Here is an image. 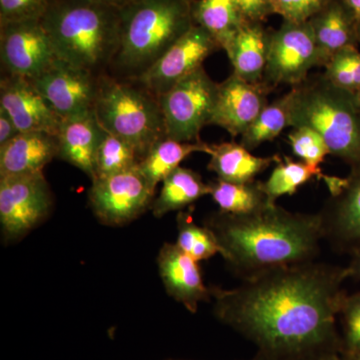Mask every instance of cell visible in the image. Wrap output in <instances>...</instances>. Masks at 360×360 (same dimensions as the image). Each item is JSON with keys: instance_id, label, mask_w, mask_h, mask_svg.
Returning a JSON list of instances; mask_svg holds the SVG:
<instances>
[{"instance_id": "obj_6", "label": "cell", "mask_w": 360, "mask_h": 360, "mask_svg": "<svg viewBox=\"0 0 360 360\" xmlns=\"http://www.w3.org/2000/svg\"><path fill=\"white\" fill-rule=\"evenodd\" d=\"M94 113L106 132L129 141L141 160L167 137L160 98L136 79L101 75Z\"/></svg>"}, {"instance_id": "obj_1", "label": "cell", "mask_w": 360, "mask_h": 360, "mask_svg": "<svg viewBox=\"0 0 360 360\" xmlns=\"http://www.w3.org/2000/svg\"><path fill=\"white\" fill-rule=\"evenodd\" d=\"M347 267L309 262L251 274L213 288V314L266 360H309L335 352Z\"/></svg>"}, {"instance_id": "obj_8", "label": "cell", "mask_w": 360, "mask_h": 360, "mask_svg": "<svg viewBox=\"0 0 360 360\" xmlns=\"http://www.w3.org/2000/svg\"><path fill=\"white\" fill-rule=\"evenodd\" d=\"M314 68H321V60L309 21L283 20L278 30H271L262 82L269 89L302 84Z\"/></svg>"}, {"instance_id": "obj_31", "label": "cell", "mask_w": 360, "mask_h": 360, "mask_svg": "<svg viewBox=\"0 0 360 360\" xmlns=\"http://www.w3.org/2000/svg\"><path fill=\"white\" fill-rule=\"evenodd\" d=\"M323 75L335 86L356 94L360 89V52L354 46L341 49L324 66Z\"/></svg>"}, {"instance_id": "obj_43", "label": "cell", "mask_w": 360, "mask_h": 360, "mask_svg": "<svg viewBox=\"0 0 360 360\" xmlns=\"http://www.w3.org/2000/svg\"><path fill=\"white\" fill-rule=\"evenodd\" d=\"M357 37L360 40V20L359 21V25H357Z\"/></svg>"}, {"instance_id": "obj_3", "label": "cell", "mask_w": 360, "mask_h": 360, "mask_svg": "<svg viewBox=\"0 0 360 360\" xmlns=\"http://www.w3.org/2000/svg\"><path fill=\"white\" fill-rule=\"evenodd\" d=\"M56 56L101 77L120 44V9L98 0H51L41 18Z\"/></svg>"}, {"instance_id": "obj_18", "label": "cell", "mask_w": 360, "mask_h": 360, "mask_svg": "<svg viewBox=\"0 0 360 360\" xmlns=\"http://www.w3.org/2000/svg\"><path fill=\"white\" fill-rule=\"evenodd\" d=\"M58 158V136L47 132H20L0 146V177L44 172Z\"/></svg>"}, {"instance_id": "obj_14", "label": "cell", "mask_w": 360, "mask_h": 360, "mask_svg": "<svg viewBox=\"0 0 360 360\" xmlns=\"http://www.w3.org/2000/svg\"><path fill=\"white\" fill-rule=\"evenodd\" d=\"M330 191L319 215L324 239L340 250L360 248V163L347 179L324 175Z\"/></svg>"}, {"instance_id": "obj_34", "label": "cell", "mask_w": 360, "mask_h": 360, "mask_svg": "<svg viewBox=\"0 0 360 360\" xmlns=\"http://www.w3.org/2000/svg\"><path fill=\"white\" fill-rule=\"evenodd\" d=\"M331 0H271L274 14L290 22H307Z\"/></svg>"}, {"instance_id": "obj_24", "label": "cell", "mask_w": 360, "mask_h": 360, "mask_svg": "<svg viewBox=\"0 0 360 360\" xmlns=\"http://www.w3.org/2000/svg\"><path fill=\"white\" fill-rule=\"evenodd\" d=\"M210 144L203 141L180 142L165 139L156 142L139 163V168L155 188L194 153L208 155Z\"/></svg>"}, {"instance_id": "obj_11", "label": "cell", "mask_w": 360, "mask_h": 360, "mask_svg": "<svg viewBox=\"0 0 360 360\" xmlns=\"http://www.w3.org/2000/svg\"><path fill=\"white\" fill-rule=\"evenodd\" d=\"M0 58L6 75L35 79L58 60L40 20L0 25Z\"/></svg>"}, {"instance_id": "obj_37", "label": "cell", "mask_w": 360, "mask_h": 360, "mask_svg": "<svg viewBox=\"0 0 360 360\" xmlns=\"http://www.w3.org/2000/svg\"><path fill=\"white\" fill-rule=\"evenodd\" d=\"M20 134L13 118L6 110L0 108V146H4Z\"/></svg>"}, {"instance_id": "obj_5", "label": "cell", "mask_w": 360, "mask_h": 360, "mask_svg": "<svg viewBox=\"0 0 360 360\" xmlns=\"http://www.w3.org/2000/svg\"><path fill=\"white\" fill-rule=\"evenodd\" d=\"M290 127H309L323 137L330 155L360 163V103L356 94L331 84L323 73L291 87Z\"/></svg>"}, {"instance_id": "obj_33", "label": "cell", "mask_w": 360, "mask_h": 360, "mask_svg": "<svg viewBox=\"0 0 360 360\" xmlns=\"http://www.w3.org/2000/svg\"><path fill=\"white\" fill-rule=\"evenodd\" d=\"M51 0H0V25L14 21L41 20Z\"/></svg>"}, {"instance_id": "obj_15", "label": "cell", "mask_w": 360, "mask_h": 360, "mask_svg": "<svg viewBox=\"0 0 360 360\" xmlns=\"http://www.w3.org/2000/svg\"><path fill=\"white\" fill-rule=\"evenodd\" d=\"M0 108L20 132H47L58 136L63 118L27 78L6 75L0 84Z\"/></svg>"}, {"instance_id": "obj_30", "label": "cell", "mask_w": 360, "mask_h": 360, "mask_svg": "<svg viewBox=\"0 0 360 360\" xmlns=\"http://www.w3.org/2000/svg\"><path fill=\"white\" fill-rule=\"evenodd\" d=\"M176 245L196 262L210 259L220 253L219 243L206 225L193 221L189 213H179L177 217Z\"/></svg>"}, {"instance_id": "obj_22", "label": "cell", "mask_w": 360, "mask_h": 360, "mask_svg": "<svg viewBox=\"0 0 360 360\" xmlns=\"http://www.w3.org/2000/svg\"><path fill=\"white\" fill-rule=\"evenodd\" d=\"M210 161L208 169L214 172L224 181L245 184L255 180V177L278 161L279 156L253 155L243 144L238 142H221L210 144Z\"/></svg>"}, {"instance_id": "obj_9", "label": "cell", "mask_w": 360, "mask_h": 360, "mask_svg": "<svg viewBox=\"0 0 360 360\" xmlns=\"http://www.w3.org/2000/svg\"><path fill=\"white\" fill-rule=\"evenodd\" d=\"M51 208L44 172L0 177V224L6 240L25 238L49 217Z\"/></svg>"}, {"instance_id": "obj_45", "label": "cell", "mask_w": 360, "mask_h": 360, "mask_svg": "<svg viewBox=\"0 0 360 360\" xmlns=\"http://www.w3.org/2000/svg\"><path fill=\"white\" fill-rule=\"evenodd\" d=\"M357 99H359V103H360V89L359 90V92L356 94Z\"/></svg>"}, {"instance_id": "obj_36", "label": "cell", "mask_w": 360, "mask_h": 360, "mask_svg": "<svg viewBox=\"0 0 360 360\" xmlns=\"http://www.w3.org/2000/svg\"><path fill=\"white\" fill-rule=\"evenodd\" d=\"M245 22L264 23L274 14L271 0H236Z\"/></svg>"}, {"instance_id": "obj_10", "label": "cell", "mask_w": 360, "mask_h": 360, "mask_svg": "<svg viewBox=\"0 0 360 360\" xmlns=\"http://www.w3.org/2000/svg\"><path fill=\"white\" fill-rule=\"evenodd\" d=\"M155 188L139 165L92 180L89 198L97 219L106 225L129 224L151 207Z\"/></svg>"}, {"instance_id": "obj_38", "label": "cell", "mask_w": 360, "mask_h": 360, "mask_svg": "<svg viewBox=\"0 0 360 360\" xmlns=\"http://www.w3.org/2000/svg\"><path fill=\"white\" fill-rule=\"evenodd\" d=\"M348 277H354L360 281V248L352 252V259L347 267Z\"/></svg>"}, {"instance_id": "obj_7", "label": "cell", "mask_w": 360, "mask_h": 360, "mask_svg": "<svg viewBox=\"0 0 360 360\" xmlns=\"http://www.w3.org/2000/svg\"><path fill=\"white\" fill-rule=\"evenodd\" d=\"M219 85L201 66L158 97L168 139L200 141L201 129L212 122Z\"/></svg>"}, {"instance_id": "obj_40", "label": "cell", "mask_w": 360, "mask_h": 360, "mask_svg": "<svg viewBox=\"0 0 360 360\" xmlns=\"http://www.w3.org/2000/svg\"><path fill=\"white\" fill-rule=\"evenodd\" d=\"M98 1L103 2V4H108V6L116 7V8L122 9L123 7L129 6V4H131L134 0H98Z\"/></svg>"}, {"instance_id": "obj_23", "label": "cell", "mask_w": 360, "mask_h": 360, "mask_svg": "<svg viewBox=\"0 0 360 360\" xmlns=\"http://www.w3.org/2000/svg\"><path fill=\"white\" fill-rule=\"evenodd\" d=\"M161 184L160 193L151 205L155 217L182 210L210 193V184L189 168H176Z\"/></svg>"}, {"instance_id": "obj_29", "label": "cell", "mask_w": 360, "mask_h": 360, "mask_svg": "<svg viewBox=\"0 0 360 360\" xmlns=\"http://www.w3.org/2000/svg\"><path fill=\"white\" fill-rule=\"evenodd\" d=\"M141 155L129 141L106 132L96 160V177H106L139 165Z\"/></svg>"}, {"instance_id": "obj_20", "label": "cell", "mask_w": 360, "mask_h": 360, "mask_svg": "<svg viewBox=\"0 0 360 360\" xmlns=\"http://www.w3.org/2000/svg\"><path fill=\"white\" fill-rule=\"evenodd\" d=\"M319 52L321 68H324L341 49L354 46L359 20L343 0H331L309 20Z\"/></svg>"}, {"instance_id": "obj_21", "label": "cell", "mask_w": 360, "mask_h": 360, "mask_svg": "<svg viewBox=\"0 0 360 360\" xmlns=\"http://www.w3.org/2000/svg\"><path fill=\"white\" fill-rule=\"evenodd\" d=\"M270 32L264 23L246 22L224 47L234 75L252 84L264 82Z\"/></svg>"}, {"instance_id": "obj_2", "label": "cell", "mask_w": 360, "mask_h": 360, "mask_svg": "<svg viewBox=\"0 0 360 360\" xmlns=\"http://www.w3.org/2000/svg\"><path fill=\"white\" fill-rule=\"evenodd\" d=\"M220 255L245 277L264 270L314 262L324 239L319 213L291 212L269 203L248 214L214 212L205 224Z\"/></svg>"}, {"instance_id": "obj_13", "label": "cell", "mask_w": 360, "mask_h": 360, "mask_svg": "<svg viewBox=\"0 0 360 360\" xmlns=\"http://www.w3.org/2000/svg\"><path fill=\"white\" fill-rule=\"evenodd\" d=\"M219 49L212 34L195 25L136 80L160 97L203 66L205 59Z\"/></svg>"}, {"instance_id": "obj_19", "label": "cell", "mask_w": 360, "mask_h": 360, "mask_svg": "<svg viewBox=\"0 0 360 360\" xmlns=\"http://www.w3.org/2000/svg\"><path fill=\"white\" fill-rule=\"evenodd\" d=\"M105 134L94 112L63 120L58 135V158L94 180L97 150Z\"/></svg>"}, {"instance_id": "obj_35", "label": "cell", "mask_w": 360, "mask_h": 360, "mask_svg": "<svg viewBox=\"0 0 360 360\" xmlns=\"http://www.w3.org/2000/svg\"><path fill=\"white\" fill-rule=\"evenodd\" d=\"M347 352L360 349V292L345 295L340 311Z\"/></svg>"}, {"instance_id": "obj_32", "label": "cell", "mask_w": 360, "mask_h": 360, "mask_svg": "<svg viewBox=\"0 0 360 360\" xmlns=\"http://www.w3.org/2000/svg\"><path fill=\"white\" fill-rule=\"evenodd\" d=\"M288 139L293 155L315 169H321L324 158L330 155L323 137L309 127L293 129Z\"/></svg>"}, {"instance_id": "obj_44", "label": "cell", "mask_w": 360, "mask_h": 360, "mask_svg": "<svg viewBox=\"0 0 360 360\" xmlns=\"http://www.w3.org/2000/svg\"><path fill=\"white\" fill-rule=\"evenodd\" d=\"M253 360H266L264 359V356H262V355H260L259 357H257V359H253Z\"/></svg>"}, {"instance_id": "obj_41", "label": "cell", "mask_w": 360, "mask_h": 360, "mask_svg": "<svg viewBox=\"0 0 360 360\" xmlns=\"http://www.w3.org/2000/svg\"><path fill=\"white\" fill-rule=\"evenodd\" d=\"M309 360H342L340 359L338 354H336L335 352H324V354H321L319 355H316V356L312 357Z\"/></svg>"}, {"instance_id": "obj_26", "label": "cell", "mask_w": 360, "mask_h": 360, "mask_svg": "<svg viewBox=\"0 0 360 360\" xmlns=\"http://www.w3.org/2000/svg\"><path fill=\"white\" fill-rule=\"evenodd\" d=\"M210 195L222 212L248 214L269 205L262 182L257 180L236 184L217 179L210 182Z\"/></svg>"}, {"instance_id": "obj_28", "label": "cell", "mask_w": 360, "mask_h": 360, "mask_svg": "<svg viewBox=\"0 0 360 360\" xmlns=\"http://www.w3.org/2000/svg\"><path fill=\"white\" fill-rule=\"evenodd\" d=\"M312 177L323 179L321 169H315L302 161H295L288 156L279 158L272 169L269 179L262 182V187L269 203L283 195H292Z\"/></svg>"}, {"instance_id": "obj_17", "label": "cell", "mask_w": 360, "mask_h": 360, "mask_svg": "<svg viewBox=\"0 0 360 360\" xmlns=\"http://www.w3.org/2000/svg\"><path fill=\"white\" fill-rule=\"evenodd\" d=\"M158 271L168 295L195 314L200 302H208L212 290L203 283L198 262L176 243H165L158 257Z\"/></svg>"}, {"instance_id": "obj_39", "label": "cell", "mask_w": 360, "mask_h": 360, "mask_svg": "<svg viewBox=\"0 0 360 360\" xmlns=\"http://www.w3.org/2000/svg\"><path fill=\"white\" fill-rule=\"evenodd\" d=\"M347 4L348 8L350 9L355 18L360 20V0H343Z\"/></svg>"}, {"instance_id": "obj_27", "label": "cell", "mask_w": 360, "mask_h": 360, "mask_svg": "<svg viewBox=\"0 0 360 360\" xmlns=\"http://www.w3.org/2000/svg\"><path fill=\"white\" fill-rule=\"evenodd\" d=\"M286 127H290L288 94L265 106L257 120L241 135L239 143L248 150H253L264 142L274 141Z\"/></svg>"}, {"instance_id": "obj_16", "label": "cell", "mask_w": 360, "mask_h": 360, "mask_svg": "<svg viewBox=\"0 0 360 360\" xmlns=\"http://www.w3.org/2000/svg\"><path fill=\"white\" fill-rule=\"evenodd\" d=\"M270 90L264 82L252 84L232 73L219 85L210 125L226 130L233 139L241 136L269 104Z\"/></svg>"}, {"instance_id": "obj_12", "label": "cell", "mask_w": 360, "mask_h": 360, "mask_svg": "<svg viewBox=\"0 0 360 360\" xmlns=\"http://www.w3.org/2000/svg\"><path fill=\"white\" fill-rule=\"evenodd\" d=\"M101 77L58 59L32 82L56 112L66 120L94 112Z\"/></svg>"}, {"instance_id": "obj_42", "label": "cell", "mask_w": 360, "mask_h": 360, "mask_svg": "<svg viewBox=\"0 0 360 360\" xmlns=\"http://www.w3.org/2000/svg\"><path fill=\"white\" fill-rule=\"evenodd\" d=\"M347 360H360V349L354 352H348Z\"/></svg>"}, {"instance_id": "obj_25", "label": "cell", "mask_w": 360, "mask_h": 360, "mask_svg": "<svg viewBox=\"0 0 360 360\" xmlns=\"http://www.w3.org/2000/svg\"><path fill=\"white\" fill-rule=\"evenodd\" d=\"M193 20L212 34L220 49H224L246 23L236 0H194Z\"/></svg>"}, {"instance_id": "obj_4", "label": "cell", "mask_w": 360, "mask_h": 360, "mask_svg": "<svg viewBox=\"0 0 360 360\" xmlns=\"http://www.w3.org/2000/svg\"><path fill=\"white\" fill-rule=\"evenodd\" d=\"M194 0H134L120 9L117 53L108 72L136 79L195 25Z\"/></svg>"}]
</instances>
